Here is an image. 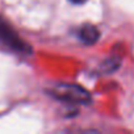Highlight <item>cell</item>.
Segmentation results:
<instances>
[{
  "mask_svg": "<svg viewBox=\"0 0 134 134\" xmlns=\"http://www.w3.org/2000/svg\"><path fill=\"white\" fill-rule=\"evenodd\" d=\"M71 3H74V4H83V3H86L87 0H70Z\"/></svg>",
  "mask_w": 134,
  "mask_h": 134,
  "instance_id": "4",
  "label": "cell"
},
{
  "mask_svg": "<svg viewBox=\"0 0 134 134\" xmlns=\"http://www.w3.org/2000/svg\"><path fill=\"white\" fill-rule=\"evenodd\" d=\"M50 93L55 99L64 101V103H69V104L87 105L91 103V95L88 93V91L78 84L59 83L51 88Z\"/></svg>",
  "mask_w": 134,
  "mask_h": 134,
  "instance_id": "1",
  "label": "cell"
},
{
  "mask_svg": "<svg viewBox=\"0 0 134 134\" xmlns=\"http://www.w3.org/2000/svg\"><path fill=\"white\" fill-rule=\"evenodd\" d=\"M0 41L4 42L8 47L19 53H29V46L21 41V38L15 33V30L5 23L0 20Z\"/></svg>",
  "mask_w": 134,
  "mask_h": 134,
  "instance_id": "2",
  "label": "cell"
},
{
  "mask_svg": "<svg viewBox=\"0 0 134 134\" xmlns=\"http://www.w3.org/2000/svg\"><path fill=\"white\" fill-rule=\"evenodd\" d=\"M78 36H79V40L83 43L92 45V43H95L99 40L100 32H99V29L95 25H92V24H84V25H82L79 28Z\"/></svg>",
  "mask_w": 134,
  "mask_h": 134,
  "instance_id": "3",
  "label": "cell"
}]
</instances>
